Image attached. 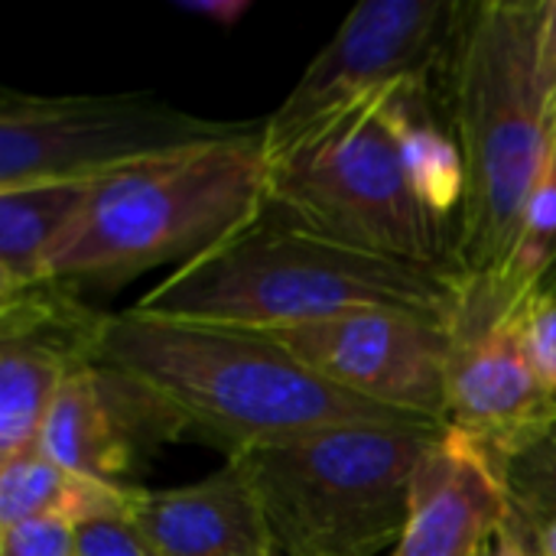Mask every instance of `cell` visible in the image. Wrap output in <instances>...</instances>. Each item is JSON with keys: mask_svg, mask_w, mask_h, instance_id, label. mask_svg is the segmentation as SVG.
<instances>
[{"mask_svg": "<svg viewBox=\"0 0 556 556\" xmlns=\"http://www.w3.org/2000/svg\"><path fill=\"white\" fill-rule=\"evenodd\" d=\"M466 277L384 257L264 208L208 254L176 267L134 309L163 319L277 332L365 309L414 313L453 326Z\"/></svg>", "mask_w": 556, "mask_h": 556, "instance_id": "cell-1", "label": "cell"}, {"mask_svg": "<svg viewBox=\"0 0 556 556\" xmlns=\"http://www.w3.org/2000/svg\"><path fill=\"white\" fill-rule=\"evenodd\" d=\"M98 362L156 388L228 459L332 427L427 424L329 384L267 332L163 319L134 306L108 313Z\"/></svg>", "mask_w": 556, "mask_h": 556, "instance_id": "cell-2", "label": "cell"}, {"mask_svg": "<svg viewBox=\"0 0 556 556\" xmlns=\"http://www.w3.org/2000/svg\"><path fill=\"white\" fill-rule=\"evenodd\" d=\"M544 0H485L463 20L440 75L443 104L466 163L456 225L466 283H492L521 235L528 202L554 150V114L534 75Z\"/></svg>", "mask_w": 556, "mask_h": 556, "instance_id": "cell-3", "label": "cell"}, {"mask_svg": "<svg viewBox=\"0 0 556 556\" xmlns=\"http://www.w3.org/2000/svg\"><path fill=\"white\" fill-rule=\"evenodd\" d=\"M261 130L264 121L91 179L46 257V280L75 293L117 290L153 267H182L248 228L267 205Z\"/></svg>", "mask_w": 556, "mask_h": 556, "instance_id": "cell-4", "label": "cell"}, {"mask_svg": "<svg viewBox=\"0 0 556 556\" xmlns=\"http://www.w3.org/2000/svg\"><path fill=\"white\" fill-rule=\"evenodd\" d=\"M443 427H332L231 456L244 466L280 556H378L407 525L410 482Z\"/></svg>", "mask_w": 556, "mask_h": 556, "instance_id": "cell-5", "label": "cell"}, {"mask_svg": "<svg viewBox=\"0 0 556 556\" xmlns=\"http://www.w3.org/2000/svg\"><path fill=\"white\" fill-rule=\"evenodd\" d=\"M264 208L384 257L463 274L456 225L417 199L384 117V91L267 156Z\"/></svg>", "mask_w": 556, "mask_h": 556, "instance_id": "cell-6", "label": "cell"}, {"mask_svg": "<svg viewBox=\"0 0 556 556\" xmlns=\"http://www.w3.org/2000/svg\"><path fill=\"white\" fill-rule=\"evenodd\" d=\"M257 121L189 114L156 94H0V189L98 179L137 160L222 140Z\"/></svg>", "mask_w": 556, "mask_h": 556, "instance_id": "cell-7", "label": "cell"}, {"mask_svg": "<svg viewBox=\"0 0 556 556\" xmlns=\"http://www.w3.org/2000/svg\"><path fill=\"white\" fill-rule=\"evenodd\" d=\"M463 7L453 0L358 3L264 121V156L280 153L323 121L378 91L410 78H440Z\"/></svg>", "mask_w": 556, "mask_h": 556, "instance_id": "cell-8", "label": "cell"}, {"mask_svg": "<svg viewBox=\"0 0 556 556\" xmlns=\"http://www.w3.org/2000/svg\"><path fill=\"white\" fill-rule=\"evenodd\" d=\"M267 336L329 384L394 414L446 427L453 326L414 313L365 309Z\"/></svg>", "mask_w": 556, "mask_h": 556, "instance_id": "cell-9", "label": "cell"}, {"mask_svg": "<svg viewBox=\"0 0 556 556\" xmlns=\"http://www.w3.org/2000/svg\"><path fill=\"white\" fill-rule=\"evenodd\" d=\"M556 424V394L531 365L521 303L495 319H456L446 371V427L482 446L505 472Z\"/></svg>", "mask_w": 556, "mask_h": 556, "instance_id": "cell-10", "label": "cell"}, {"mask_svg": "<svg viewBox=\"0 0 556 556\" xmlns=\"http://www.w3.org/2000/svg\"><path fill=\"white\" fill-rule=\"evenodd\" d=\"M186 433H192L189 420L156 388L94 362L62 381L39 450L78 476L130 485L153 453Z\"/></svg>", "mask_w": 556, "mask_h": 556, "instance_id": "cell-11", "label": "cell"}, {"mask_svg": "<svg viewBox=\"0 0 556 556\" xmlns=\"http://www.w3.org/2000/svg\"><path fill=\"white\" fill-rule=\"evenodd\" d=\"M104 323L108 313L52 280L0 296V459L39 450L62 381L98 362Z\"/></svg>", "mask_w": 556, "mask_h": 556, "instance_id": "cell-12", "label": "cell"}, {"mask_svg": "<svg viewBox=\"0 0 556 556\" xmlns=\"http://www.w3.org/2000/svg\"><path fill=\"white\" fill-rule=\"evenodd\" d=\"M508 515L511 492L498 463L443 427L414 472L407 525L391 556H479Z\"/></svg>", "mask_w": 556, "mask_h": 556, "instance_id": "cell-13", "label": "cell"}, {"mask_svg": "<svg viewBox=\"0 0 556 556\" xmlns=\"http://www.w3.org/2000/svg\"><path fill=\"white\" fill-rule=\"evenodd\" d=\"M130 515L160 556H274L261 498L238 459L179 489H140Z\"/></svg>", "mask_w": 556, "mask_h": 556, "instance_id": "cell-14", "label": "cell"}, {"mask_svg": "<svg viewBox=\"0 0 556 556\" xmlns=\"http://www.w3.org/2000/svg\"><path fill=\"white\" fill-rule=\"evenodd\" d=\"M440 78H410L384 91V117L401 147L417 199L437 218L459 225L466 199V163L453 134Z\"/></svg>", "mask_w": 556, "mask_h": 556, "instance_id": "cell-15", "label": "cell"}, {"mask_svg": "<svg viewBox=\"0 0 556 556\" xmlns=\"http://www.w3.org/2000/svg\"><path fill=\"white\" fill-rule=\"evenodd\" d=\"M81 179H39L0 189V296L46 280V257L88 195Z\"/></svg>", "mask_w": 556, "mask_h": 556, "instance_id": "cell-16", "label": "cell"}, {"mask_svg": "<svg viewBox=\"0 0 556 556\" xmlns=\"http://www.w3.org/2000/svg\"><path fill=\"white\" fill-rule=\"evenodd\" d=\"M137 485H111L52 463L42 450L0 459V525L55 518L85 525L101 515L130 511Z\"/></svg>", "mask_w": 556, "mask_h": 556, "instance_id": "cell-17", "label": "cell"}, {"mask_svg": "<svg viewBox=\"0 0 556 556\" xmlns=\"http://www.w3.org/2000/svg\"><path fill=\"white\" fill-rule=\"evenodd\" d=\"M75 556H160L130 511L101 515L75 528Z\"/></svg>", "mask_w": 556, "mask_h": 556, "instance_id": "cell-18", "label": "cell"}, {"mask_svg": "<svg viewBox=\"0 0 556 556\" xmlns=\"http://www.w3.org/2000/svg\"><path fill=\"white\" fill-rule=\"evenodd\" d=\"M521 332L534 371L556 394V283L541 287L521 303Z\"/></svg>", "mask_w": 556, "mask_h": 556, "instance_id": "cell-19", "label": "cell"}, {"mask_svg": "<svg viewBox=\"0 0 556 556\" xmlns=\"http://www.w3.org/2000/svg\"><path fill=\"white\" fill-rule=\"evenodd\" d=\"M0 556H75V525L55 518L0 525Z\"/></svg>", "mask_w": 556, "mask_h": 556, "instance_id": "cell-20", "label": "cell"}, {"mask_svg": "<svg viewBox=\"0 0 556 556\" xmlns=\"http://www.w3.org/2000/svg\"><path fill=\"white\" fill-rule=\"evenodd\" d=\"M534 75L551 114L556 117V0H544L541 10L538 42H534Z\"/></svg>", "mask_w": 556, "mask_h": 556, "instance_id": "cell-21", "label": "cell"}, {"mask_svg": "<svg viewBox=\"0 0 556 556\" xmlns=\"http://www.w3.org/2000/svg\"><path fill=\"white\" fill-rule=\"evenodd\" d=\"M179 10L192 13V16H202L222 29H235L248 13H251V0H176Z\"/></svg>", "mask_w": 556, "mask_h": 556, "instance_id": "cell-22", "label": "cell"}, {"mask_svg": "<svg viewBox=\"0 0 556 556\" xmlns=\"http://www.w3.org/2000/svg\"><path fill=\"white\" fill-rule=\"evenodd\" d=\"M479 556H544L541 554V547H538V541L525 531V528H518L511 518L502 525V531L485 544V551Z\"/></svg>", "mask_w": 556, "mask_h": 556, "instance_id": "cell-23", "label": "cell"}, {"mask_svg": "<svg viewBox=\"0 0 556 556\" xmlns=\"http://www.w3.org/2000/svg\"><path fill=\"white\" fill-rule=\"evenodd\" d=\"M538 547H541V554L544 556H556V515L541 528V534H538Z\"/></svg>", "mask_w": 556, "mask_h": 556, "instance_id": "cell-24", "label": "cell"}, {"mask_svg": "<svg viewBox=\"0 0 556 556\" xmlns=\"http://www.w3.org/2000/svg\"><path fill=\"white\" fill-rule=\"evenodd\" d=\"M551 166L556 169V117H554V150H551ZM554 280V277H551Z\"/></svg>", "mask_w": 556, "mask_h": 556, "instance_id": "cell-25", "label": "cell"}]
</instances>
